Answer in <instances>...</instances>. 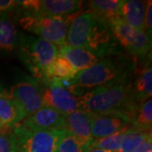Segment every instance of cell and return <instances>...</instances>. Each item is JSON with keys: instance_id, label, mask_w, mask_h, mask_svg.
<instances>
[{"instance_id": "1", "label": "cell", "mask_w": 152, "mask_h": 152, "mask_svg": "<svg viewBox=\"0 0 152 152\" xmlns=\"http://www.w3.org/2000/svg\"><path fill=\"white\" fill-rule=\"evenodd\" d=\"M135 70V60L119 53L105 57L90 68L79 71L69 81L71 86L88 90L103 86L131 82L132 75Z\"/></svg>"}, {"instance_id": "2", "label": "cell", "mask_w": 152, "mask_h": 152, "mask_svg": "<svg viewBox=\"0 0 152 152\" xmlns=\"http://www.w3.org/2000/svg\"><path fill=\"white\" fill-rule=\"evenodd\" d=\"M78 99V110L91 114L123 111L129 116L137 104L133 100L131 82L96 87Z\"/></svg>"}, {"instance_id": "3", "label": "cell", "mask_w": 152, "mask_h": 152, "mask_svg": "<svg viewBox=\"0 0 152 152\" xmlns=\"http://www.w3.org/2000/svg\"><path fill=\"white\" fill-rule=\"evenodd\" d=\"M17 54L35 79L45 82V71L58 55V48L42 38L20 34L16 46Z\"/></svg>"}, {"instance_id": "4", "label": "cell", "mask_w": 152, "mask_h": 152, "mask_svg": "<svg viewBox=\"0 0 152 152\" xmlns=\"http://www.w3.org/2000/svg\"><path fill=\"white\" fill-rule=\"evenodd\" d=\"M80 11L67 16L34 15L23 13L20 16L19 24L22 29L34 33L40 38L51 43L63 47L66 45L67 31L70 23Z\"/></svg>"}, {"instance_id": "5", "label": "cell", "mask_w": 152, "mask_h": 152, "mask_svg": "<svg viewBox=\"0 0 152 152\" xmlns=\"http://www.w3.org/2000/svg\"><path fill=\"white\" fill-rule=\"evenodd\" d=\"M10 131L15 152H55L67 129L34 130L19 124Z\"/></svg>"}, {"instance_id": "6", "label": "cell", "mask_w": 152, "mask_h": 152, "mask_svg": "<svg viewBox=\"0 0 152 152\" xmlns=\"http://www.w3.org/2000/svg\"><path fill=\"white\" fill-rule=\"evenodd\" d=\"M118 43L134 58H144L151 53V39L145 32L136 30L118 19L109 25Z\"/></svg>"}, {"instance_id": "7", "label": "cell", "mask_w": 152, "mask_h": 152, "mask_svg": "<svg viewBox=\"0 0 152 152\" xmlns=\"http://www.w3.org/2000/svg\"><path fill=\"white\" fill-rule=\"evenodd\" d=\"M43 84L42 106L54 108L64 115L79 109L78 97L63 86L59 79L49 78Z\"/></svg>"}, {"instance_id": "8", "label": "cell", "mask_w": 152, "mask_h": 152, "mask_svg": "<svg viewBox=\"0 0 152 152\" xmlns=\"http://www.w3.org/2000/svg\"><path fill=\"white\" fill-rule=\"evenodd\" d=\"M79 0H21L17 1L24 13L34 15L67 16L80 10Z\"/></svg>"}, {"instance_id": "9", "label": "cell", "mask_w": 152, "mask_h": 152, "mask_svg": "<svg viewBox=\"0 0 152 152\" xmlns=\"http://www.w3.org/2000/svg\"><path fill=\"white\" fill-rule=\"evenodd\" d=\"M42 88L37 80L27 79L12 87L9 95L21 106L27 118L42 107Z\"/></svg>"}, {"instance_id": "10", "label": "cell", "mask_w": 152, "mask_h": 152, "mask_svg": "<svg viewBox=\"0 0 152 152\" xmlns=\"http://www.w3.org/2000/svg\"><path fill=\"white\" fill-rule=\"evenodd\" d=\"M127 125L132 124L129 116L123 111L93 114L91 134L94 140L101 139L113 134Z\"/></svg>"}, {"instance_id": "11", "label": "cell", "mask_w": 152, "mask_h": 152, "mask_svg": "<svg viewBox=\"0 0 152 152\" xmlns=\"http://www.w3.org/2000/svg\"><path fill=\"white\" fill-rule=\"evenodd\" d=\"M96 17L91 11L80 12L71 22L66 37L69 46L86 48L88 39L91 32Z\"/></svg>"}, {"instance_id": "12", "label": "cell", "mask_w": 152, "mask_h": 152, "mask_svg": "<svg viewBox=\"0 0 152 152\" xmlns=\"http://www.w3.org/2000/svg\"><path fill=\"white\" fill-rule=\"evenodd\" d=\"M20 124L34 130L64 129V115L54 108L42 106Z\"/></svg>"}, {"instance_id": "13", "label": "cell", "mask_w": 152, "mask_h": 152, "mask_svg": "<svg viewBox=\"0 0 152 152\" xmlns=\"http://www.w3.org/2000/svg\"><path fill=\"white\" fill-rule=\"evenodd\" d=\"M13 12L0 13V58L10 55L16 48L18 31Z\"/></svg>"}, {"instance_id": "14", "label": "cell", "mask_w": 152, "mask_h": 152, "mask_svg": "<svg viewBox=\"0 0 152 152\" xmlns=\"http://www.w3.org/2000/svg\"><path fill=\"white\" fill-rule=\"evenodd\" d=\"M93 114L75 110L64 115V129L70 134L86 142L94 140L91 134V124Z\"/></svg>"}, {"instance_id": "15", "label": "cell", "mask_w": 152, "mask_h": 152, "mask_svg": "<svg viewBox=\"0 0 152 152\" xmlns=\"http://www.w3.org/2000/svg\"><path fill=\"white\" fill-rule=\"evenodd\" d=\"M26 118V115L18 102L0 90V119L3 128L10 129Z\"/></svg>"}, {"instance_id": "16", "label": "cell", "mask_w": 152, "mask_h": 152, "mask_svg": "<svg viewBox=\"0 0 152 152\" xmlns=\"http://www.w3.org/2000/svg\"><path fill=\"white\" fill-rule=\"evenodd\" d=\"M58 54L63 56L76 71H81L96 64L102 58L90 50L64 45L58 49Z\"/></svg>"}, {"instance_id": "17", "label": "cell", "mask_w": 152, "mask_h": 152, "mask_svg": "<svg viewBox=\"0 0 152 152\" xmlns=\"http://www.w3.org/2000/svg\"><path fill=\"white\" fill-rule=\"evenodd\" d=\"M145 5L144 1L140 0H124L120 8V19L129 26L145 32Z\"/></svg>"}, {"instance_id": "18", "label": "cell", "mask_w": 152, "mask_h": 152, "mask_svg": "<svg viewBox=\"0 0 152 152\" xmlns=\"http://www.w3.org/2000/svg\"><path fill=\"white\" fill-rule=\"evenodd\" d=\"M124 0H91L88 6L96 17L107 25L120 19L119 10Z\"/></svg>"}, {"instance_id": "19", "label": "cell", "mask_w": 152, "mask_h": 152, "mask_svg": "<svg viewBox=\"0 0 152 152\" xmlns=\"http://www.w3.org/2000/svg\"><path fill=\"white\" fill-rule=\"evenodd\" d=\"M133 100L136 103L151 98L152 95V69L151 65L145 66L142 69L134 84L132 85Z\"/></svg>"}, {"instance_id": "20", "label": "cell", "mask_w": 152, "mask_h": 152, "mask_svg": "<svg viewBox=\"0 0 152 152\" xmlns=\"http://www.w3.org/2000/svg\"><path fill=\"white\" fill-rule=\"evenodd\" d=\"M129 119L133 127L143 130H151V98L136 104L129 113Z\"/></svg>"}, {"instance_id": "21", "label": "cell", "mask_w": 152, "mask_h": 152, "mask_svg": "<svg viewBox=\"0 0 152 152\" xmlns=\"http://www.w3.org/2000/svg\"><path fill=\"white\" fill-rule=\"evenodd\" d=\"M77 73L78 71H76L63 56L58 54L46 69L45 75L47 79L54 77L59 80H70Z\"/></svg>"}, {"instance_id": "22", "label": "cell", "mask_w": 152, "mask_h": 152, "mask_svg": "<svg viewBox=\"0 0 152 152\" xmlns=\"http://www.w3.org/2000/svg\"><path fill=\"white\" fill-rule=\"evenodd\" d=\"M151 134V130H143L131 127L125 133L120 146L113 152H133Z\"/></svg>"}, {"instance_id": "23", "label": "cell", "mask_w": 152, "mask_h": 152, "mask_svg": "<svg viewBox=\"0 0 152 152\" xmlns=\"http://www.w3.org/2000/svg\"><path fill=\"white\" fill-rule=\"evenodd\" d=\"M91 143L83 140L67 130L58 142L55 152H88L91 150Z\"/></svg>"}, {"instance_id": "24", "label": "cell", "mask_w": 152, "mask_h": 152, "mask_svg": "<svg viewBox=\"0 0 152 152\" xmlns=\"http://www.w3.org/2000/svg\"><path fill=\"white\" fill-rule=\"evenodd\" d=\"M131 127H133V126L132 125H127V126L124 127L123 129H121L120 130L111 134V135L106 136V137L101 138V139L94 140L92 143L91 144V149L98 148V149L109 151H115L120 146L125 133L127 132L129 129H130Z\"/></svg>"}, {"instance_id": "25", "label": "cell", "mask_w": 152, "mask_h": 152, "mask_svg": "<svg viewBox=\"0 0 152 152\" xmlns=\"http://www.w3.org/2000/svg\"><path fill=\"white\" fill-rule=\"evenodd\" d=\"M0 152H15L10 129L0 132Z\"/></svg>"}, {"instance_id": "26", "label": "cell", "mask_w": 152, "mask_h": 152, "mask_svg": "<svg viewBox=\"0 0 152 152\" xmlns=\"http://www.w3.org/2000/svg\"><path fill=\"white\" fill-rule=\"evenodd\" d=\"M145 33L147 36L151 39V29H152V2L147 1L145 12Z\"/></svg>"}, {"instance_id": "27", "label": "cell", "mask_w": 152, "mask_h": 152, "mask_svg": "<svg viewBox=\"0 0 152 152\" xmlns=\"http://www.w3.org/2000/svg\"><path fill=\"white\" fill-rule=\"evenodd\" d=\"M18 7L15 0H0V13L13 12Z\"/></svg>"}, {"instance_id": "28", "label": "cell", "mask_w": 152, "mask_h": 152, "mask_svg": "<svg viewBox=\"0 0 152 152\" xmlns=\"http://www.w3.org/2000/svg\"><path fill=\"white\" fill-rule=\"evenodd\" d=\"M133 152H152V137L145 139Z\"/></svg>"}, {"instance_id": "29", "label": "cell", "mask_w": 152, "mask_h": 152, "mask_svg": "<svg viewBox=\"0 0 152 152\" xmlns=\"http://www.w3.org/2000/svg\"><path fill=\"white\" fill-rule=\"evenodd\" d=\"M88 152H113L109 151H105V150H102V149H98V148H94L91 149V151H89Z\"/></svg>"}, {"instance_id": "30", "label": "cell", "mask_w": 152, "mask_h": 152, "mask_svg": "<svg viewBox=\"0 0 152 152\" xmlns=\"http://www.w3.org/2000/svg\"><path fill=\"white\" fill-rule=\"evenodd\" d=\"M3 128V124H2V121L0 119V129H2Z\"/></svg>"}]
</instances>
